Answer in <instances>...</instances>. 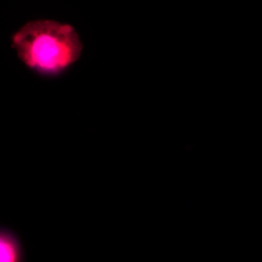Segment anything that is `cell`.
<instances>
[{
	"mask_svg": "<svg viewBox=\"0 0 262 262\" xmlns=\"http://www.w3.org/2000/svg\"><path fill=\"white\" fill-rule=\"evenodd\" d=\"M19 59L44 77H56L79 60L82 45L70 24L51 20L29 22L12 37Z\"/></svg>",
	"mask_w": 262,
	"mask_h": 262,
	"instance_id": "cell-1",
	"label": "cell"
},
{
	"mask_svg": "<svg viewBox=\"0 0 262 262\" xmlns=\"http://www.w3.org/2000/svg\"><path fill=\"white\" fill-rule=\"evenodd\" d=\"M24 261L23 246L18 237L13 232L1 227L0 230V261L21 262Z\"/></svg>",
	"mask_w": 262,
	"mask_h": 262,
	"instance_id": "cell-2",
	"label": "cell"
}]
</instances>
